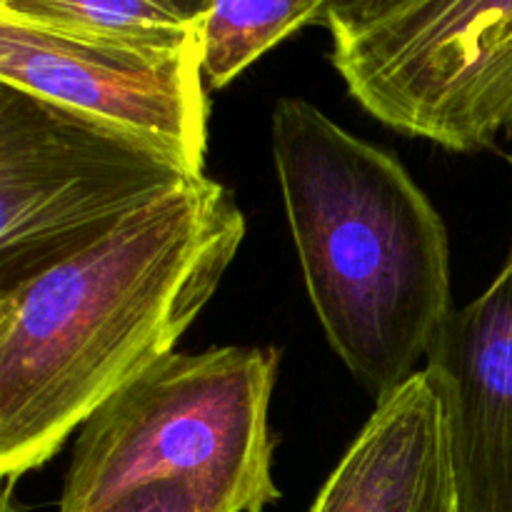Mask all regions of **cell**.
<instances>
[{
    "mask_svg": "<svg viewBox=\"0 0 512 512\" xmlns=\"http://www.w3.org/2000/svg\"><path fill=\"white\" fill-rule=\"evenodd\" d=\"M185 5H190L193 10H198V13H203V0H183Z\"/></svg>",
    "mask_w": 512,
    "mask_h": 512,
    "instance_id": "cell-13",
    "label": "cell"
},
{
    "mask_svg": "<svg viewBox=\"0 0 512 512\" xmlns=\"http://www.w3.org/2000/svg\"><path fill=\"white\" fill-rule=\"evenodd\" d=\"M0 13L135 53H200V13L183 0H0Z\"/></svg>",
    "mask_w": 512,
    "mask_h": 512,
    "instance_id": "cell-9",
    "label": "cell"
},
{
    "mask_svg": "<svg viewBox=\"0 0 512 512\" xmlns=\"http://www.w3.org/2000/svg\"><path fill=\"white\" fill-rule=\"evenodd\" d=\"M90 512H208L198 490L185 480L138 485Z\"/></svg>",
    "mask_w": 512,
    "mask_h": 512,
    "instance_id": "cell-11",
    "label": "cell"
},
{
    "mask_svg": "<svg viewBox=\"0 0 512 512\" xmlns=\"http://www.w3.org/2000/svg\"><path fill=\"white\" fill-rule=\"evenodd\" d=\"M425 360L448 428L458 512H512V245L488 290L450 310Z\"/></svg>",
    "mask_w": 512,
    "mask_h": 512,
    "instance_id": "cell-7",
    "label": "cell"
},
{
    "mask_svg": "<svg viewBox=\"0 0 512 512\" xmlns=\"http://www.w3.org/2000/svg\"><path fill=\"white\" fill-rule=\"evenodd\" d=\"M243 235L233 193L198 175L8 298L0 480L48 463L105 400L173 353Z\"/></svg>",
    "mask_w": 512,
    "mask_h": 512,
    "instance_id": "cell-1",
    "label": "cell"
},
{
    "mask_svg": "<svg viewBox=\"0 0 512 512\" xmlns=\"http://www.w3.org/2000/svg\"><path fill=\"white\" fill-rule=\"evenodd\" d=\"M335 70L368 113L450 150L512 128V0H333Z\"/></svg>",
    "mask_w": 512,
    "mask_h": 512,
    "instance_id": "cell-4",
    "label": "cell"
},
{
    "mask_svg": "<svg viewBox=\"0 0 512 512\" xmlns=\"http://www.w3.org/2000/svg\"><path fill=\"white\" fill-rule=\"evenodd\" d=\"M5 310H8V298L0 300V328H3V320H5Z\"/></svg>",
    "mask_w": 512,
    "mask_h": 512,
    "instance_id": "cell-14",
    "label": "cell"
},
{
    "mask_svg": "<svg viewBox=\"0 0 512 512\" xmlns=\"http://www.w3.org/2000/svg\"><path fill=\"white\" fill-rule=\"evenodd\" d=\"M198 175L163 145L0 78V300Z\"/></svg>",
    "mask_w": 512,
    "mask_h": 512,
    "instance_id": "cell-5",
    "label": "cell"
},
{
    "mask_svg": "<svg viewBox=\"0 0 512 512\" xmlns=\"http://www.w3.org/2000/svg\"><path fill=\"white\" fill-rule=\"evenodd\" d=\"M310 512H458L443 405L423 370L380 400Z\"/></svg>",
    "mask_w": 512,
    "mask_h": 512,
    "instance_id": "cell-8",
    "label": "cell"
},
{
    "mask_svg": "<svg viewBox=\"0 0 512 512\" xmlns=\"http://www.w3.org/2000/svg\"><path fill=\"white\" fill-rule=\"evenodd\" d=\"M0 78L163 145L203 173L208 100L200 53L145 55L0 13Z\"/></svg>",
    "mask_w": 512,
    "mask_h": 512,
    "instance_id": "cell-6",
    "label": "cell"
},
{
    "mask_svg": "<svg viewBox=\"0 0 512 512\" xmlns=\"http://www.w3.org/2000/svg\"><path fill=\"white\" fill-rule=\"evenodd\" d=\"M273 348L170 353L80 428L60 512H90L155 480H185L208 512H265L273 483Z\"/></svg>",
    "mask_w": 512,
    "mask_h": 512,
    "instance_id": "cell-3",
    "label": "cell"
},
{
    "mask_svg": "<svg viewBox=\"0 0 512 512\" xmlns=\"http://www.w3.org/2000/svg\"><path fill=\"white\" fill-rule=\"evenodd\" d=\"M273 153L310 303L380 403L453 310L443 218L393 155L300 98L275 108Z\"/></svg>",
    "mask_w": 512,
    "mask_h": 512,
    "instance_id": "cell-2",
    "label": "cell"
},
{
    "mask_svg": "<svg viewBox=\"0 0 512 512\" xmlns=\"http://www.w3.org/2000/svg\"><path fill=\"white\" fill-rule=\"evenodd\" d=\"M0 512H15L13 495H10L8 480H0Z\"/></svg>",
    "mask_w": 512,
    "mask_h": 512,
    "instance_id": "cell-12",
    "label": "cell"
},
{
    "mask_svg": "<svg viewBox=\"0 0 512 512\" xmlns=\"http://www.w3.org/2000/svg\"><path fill=\"white\" fill-rule=\"evenodd\" d=\"M333 0H203L200 60L223 88L288 35L328 13Z\"/></svg>",
    "mask_w": 512,
    "mask_h": 512,
    "instance_id": "cell-10",
    "label": "cell"
}]
</instances>
